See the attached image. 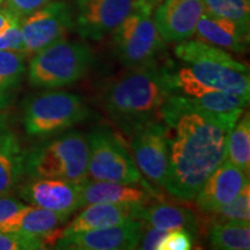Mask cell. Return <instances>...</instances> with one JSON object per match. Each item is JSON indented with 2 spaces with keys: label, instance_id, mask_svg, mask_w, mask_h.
Returning <instances> with one entry per match:
<instances>
[{
  "label": "cell",
  "instance_id": "cell-1",
  "mask_svg": "<svg viewBox=\"0 0 250 250\" xmlns=\"http://www.w3.org/2000/svg\"><path fill=\"white\" fill-rule=\"evenodd\" d=\"M160 120L167 127L169 146L164 188L181 201H193L208 177L226 159L228 134L237 121L184 107L173 94L161 109Z\"/></svg>",
  "mask_w": 250,
  "mask_h": 250
},
{
  "label": "cell",
  "instance_id": "cell-2",
  "mask_svg": "<svg viewBox=\"0 0 250 250\" xmlns=\"http://www.w3.org/2000/svg\"><path fill=\"white\" fill-rule=\"evenodd\" d=\"M174 93L169 67L156 62L129 68L105 86L102 104L107 114L127 133L160 120L165 102Z\"/></svg>",
  "mask_w": 250,
  "mask_h": 250
},
{
  "label": "cell",
  "instance_id": "cell-3",
  "mask_svg": "<svg viewBox=\"0 0 250 250\" xmlns=\"http://www.w3.org/2000/svg\"><path fill=\"white\" fill-rule=\"evenodd\" d=\"M175 56L197 81L213 90L249 99V70L224 49L203 41H183L175 48Z\"/></svg>",
  "mask_w": 250,
  "mask_h": 250
},
{
  "label": "cell",
  "instance_id": "cell-4",
  "mask_svg": "<svg viewBox=\"0 0 250 250\" xmlns=\"http://www.w3.org/2000/svg\"><path fill=\"white\" fill-rule=\"evenodd\" d=\"M88 138L68 131L37 146L26 154L24 173L31 179H57L83 183L88 180Z\"/></svg>",
  "mask_w": 250,
  "mask_h": 250
},
{
  "label": "cell",
  "instance_id": "cell-5",
  "mask_svg": "<svg viewBox=\"0 0 250 250\" xmlns=\"http://www.w3.org/2000/svg\"><path fill=\"white\" fill-rule=\"evenodd\" d=\"M93 52L83 43L62 39L34 54L28 68L31 86L58 88L81 79L92 66Z\"/></svg>",
  "mask_w": 250,
  "mask_h": 250
},
{
  "label": "cell",
  "instance_id": "cell-6",
  "mask_svg": "<svg viewBox=\"0 0 250 250\" xmlns=\"http://www.w3.org/2000/svg\"><path fill=\"white\" fill-rule=\"evenodd\" d=\"M89 116V108L77 94L46 90L24 107L23 125L28 136L46 137L70 129Z\"/></svg>",
  "mask_w": 250,
  "mask_h": 250
},
{
  "label": "cell",
  "instance_id": "cell-7",
  "mask_svg": "<svg viewBox=\"0 0 250 250\" xmlns=\"http://www.w3.org/2000/svg\"><path fill=\"white\" fill-rule=\"evenodd\" d=\"M88 179L125 184H144L133 158L116 134L105 126L94 129L88 136Z\"/></svg>",
  "mask_w": 250,
  "mask_h": 250
},
{
  "label": "cell",
  "instance_id": "cell-8",
  "mask_svg": "<svg viewBox=\"0 0 250 250\" xmlns=\"http://www.w3.org/2000/svg\"><path fill=\"white\" fill-rule=\"evenodd\" d=\"M165 41L156 29L152 12L138 7L112 31L115 54L125 67L145 66L155 62Z\"/></svg>",
  "mask_w": 250,
  "mask_h": 250
},
{
  "label": "cell",
  "instance_id": "cell-9",
  "mask_svg": "<svg viewBox=\"0 0 250 250\" xmlns=\"http://www.w3.org/2000/svg\"><path fill=\"white\" fill-rule=\"evenodd\" d=\"M74 28L73 8L66 1L56 0L21 19V30L28 56L65 39Z\"/></svg>",
  "mask_w": 250,
  "mask_h": 250
},
{
  "label": "cell",
  "instance_id": "cell-10",
  "mask_svg": "<svg viewBox=\"0 0 250 250\" xmlns=\"http://www.w3.org/2000/svg\"><path fill=\"white\" fill-rule=\"evenodd\" d=\"M74 29L81 37L99 41L111 34L134 9L137 0H74Z\"/></svg>",
  "mask_w": 250,
  "mask_h": 250
},
{
  "label": "cell",
  "instance_id": "cell-11",
  "mask_svg": "<svg viewBox=\"0 0 250 250\" xmlns=\"http://www.w3.org/2000/svg\"><path fill=\"white\" fill-rule=\"evenodd\" d=\"M131 148L140 173L165 187L169 162L167 127L164 122H149L130 131Z\"/></svg>",
  "mask_w": 250,
  "mask_h": 250
},
{
  "label": "cell",
  "instance_id": "cell-12",
  "mask_svg": "<svg viewBox=\"0 0 250 250\" xmlns=\"http://www.w3.org/2000/svg\"><path fill=\"white\" fill-rule=\"evenodd\" d=\"M144 223L131 220L116 226L83 230L61 236L55 249L62 250H129L138 248L142 240Z\"/></svg>",
  "mask_w": 250,
  "mask_h": 250
},
{
  "label": "cell",
  "instance_id": "cell-13",
  "mask_svg": "<svg viewBox=\"0 0 250 250\" xmlns=\"http://www.w3.org/2000/svg\"><path fill=\"white\" fill-rule=\"evenodd\" d=\"M204 12L203 0H162L154 8L153 21L165 42L181 43L195 35Z\"/></svg>",
  "mask_w": 250,
  "mask_h": 250
},
{
  "label": "cell",
  "instance_id": "cell-14",
  "mask_svg": "<svg viewBox=\"0 0 250 250\" xmlns=\"http://www.w3.org/2000/svg\"><path fill=\"white\" fill-rule=\"evenodd\" d=\"M20 196L33 206L72 214L83 208L81 183L57 179H33L20 189Z\"/></svg>",
  "mask_w": 250,
  "mask_h": 250
},
{
  "label": "cell",
  "instance_id": "cell-15",
  "mask_svg": "<svg viewBox=\"0 0 250 250\" xmlns=\"http://www.w3.org/2000/svg\"><path fill=\"white\" fill-rule=\"evenodd\" d=\"M248 183L249 174L225 159L202 186L196 204L205 213H212L233 201Z\"/></svg>",
  "mask_w": 250,
  "mask_h": 250
},
{
  "label": "cell",
  "instance_id": "cell-16",
  "mask_svg": "<svg viewBox=\"0 0 250 250\" xmlns=\"http://www.w3.org/2000/svg\"><path fill=\"white\" fill-rule=\"evenodd\" d=\"M144 206L145 205L134 203H98L86 205V208L61 230V236L116 226L131 220H140Z\"/></svg>",
  "mask_w": 250,
  "mask_h": 250
},
{
  "label": "cell",
  "instance_id": "cell-17",
  "mask_svg": "<svg viewBox=\"0 0 250 250\" xmlns=\"http://www.w3.org/2000/svg\"><path fill=\"white\" fill-rule=\"evenodd\" d=\"M195 34L203 42L233 52H243L249 43V28L204 12Z\"/></svg>",
  "mask_w": 250,
  "mask_h": 250
},
{
  "label": "cell",
  "instance_id": "cell-18",
  "mask_svg": "<svg viewBox=\"0 0 250 250\" xmlns=\"http://www.w3.org/2000/svg\"><path fill=\"white\" fill-rule=\"evenodd\" d=\"M70 215L39 206L27 205L13 217L0 223V232L27 234L40 237L43 241V237L66 224Z\"/></svg>",
  "mask_w": 250,
  "mask_h": 250
},
{
  "label": "cell",
  "instance_id": "cell-19",
  "mask_svg": "<svg viewBox=\"0 0 250 250\" xmlns=\"http://www.w3.org/2000/svg\"><path fill=\"white\" fill-rule=\"evenodd\" d=\"M83 206L98 203H134L145 205L152 198L149 189L110 181L86 180L81 183Z\"/></svg>",
  "mask_w": 250,
  "mask_h": 250
},
{
  "label": "cell",
  "instance_id": "cell-20",
  "mask_svg": "<svg viewBox=\"0 0 250 250\" xmlns=\"http://www.w3.org/2000/svg\"><path fill=\"white\" fill-rule=\"evenodd\" d=\"M26 153L18 137L0 126V196L7 195L18 186L24 173Z\"/></svg>",
  "mask_w": 250,
  "mask_h": 250
},
{
  "label": "cell",
  "instance_id": "cell-21",
  "mask_svg": "<svg viewBox=\"0 0 250 250\" xmlns=\"http://www.w3.org/2000/svg\"><path fill=\"white\" fill-rule=\"evenodd\" d=\"M140 220L146 226L169 232L174 229H184L193 237L198 234V224L192 211L173 204L159 203L146 208L144 206Z\"/></svg>",
  "mask_w": 250,
  "mask_h": 250
},
{
  "label": "cell",
  "instance_id": "cell-22",
  "mask_svg": "<svg viewBox=\"0 0 250 250\" xmlns=\"http://www.w3.org/2000/svg\"><path fill=\"white\" fill-rule=\"evenodd\" d=\"M208 237L214 249L248 250L250 224L249 221H211Z\"/></svg>",
  "mask_w": 250,
  "mask_h": 250
},
{
  "label": "cell",
  "instance_id": "cell-23",
  "mask_svg": "<svg viewBox=\"0 0 250 250\" xmlns=\"http://www.w3.org/2000/svg\"><path fill=\"white\" fill-rule=\"evenodd\" d=\"M226 160L245 173L250 170V117L243 112L228 134Z\"/></svg>",
  "mask_w": 250,
  "mask_h": 250
},
{
  "label": "cell",
  "instance_id": "cell-24",
  "mask_svg": "<svg viewBox=\"0 0 250 250\" xmlns=\"http://www.w3.org/2000/svg\"><path fill=\"white\" fill-rule=\"evenodd\" d=\"M205 12L220 17L249 28L250 2L249 0H203Z\"/></svg>",
  "mask_w": 250,
  "mask_h": 250
},
{
  "label": "cell",
  "instance_id": "cell-25",
  "mask_svg": "<svg viewBox=\"0 0 250 250\" xmlns=\"http://www.w3.org/2000/svg\"><path fill=\"white\" fill-rule=\"evenodd\" d=\"M27 54L0 50V93L14 87L26 71Z\"/></svg>",
  "mask_w": 250,
  "mask_h": 250
},
{
  "label": "cell",
  "instance_id": "cell-26",
  "mask_svg": "<svg viewBox=\"0 0 250 250\" xmlns=\"http://www.w3.org/2000/svg\"><path fill=\"white\" fill-rule=\"evenodd\" d=\"M211 221H249L250 220V189L249 183L233 201L219 210L208 213Z\"/></svg>",
  "mask_w": 250,
  "mask_h": 250
},
{
  "label": "cell",
  "instance_id": "cell-27",
  "mask_svg": "<svg viewBox=\"0 0 250 250\" xmlns=\"http://www.w3.org/2000/svg\"><path fill=\"white\" fill-rule=\"evenodd\" d=\"M45 248L44 242L37 236L0 232V250H39Z\"/></svg>",
  "mask_w": 250,
  "mask_h": 250
},
{
  "label": "cell",
  "instance_id": "cell-28",
  "mask_svg": "<svg viewBox=\"0 0 250 250\" xmlns=\"http://www.w3.org/2000/svg\"><path fill=\"white\" fill-rule=\"evenodd\" d=\"M0 50L27 54L26 44L21 30V19L17 18L0 31ZM28 55V54H27Z\"/></svg>",
  "mask_w": 250,
  "mask_h": 250
},
{
  "label": "cell",
  "instance_id": "cell-29",
  "mask_svg": "<svg viewBox=\"0 0 250 250\" xmlns=\"http://www.w3.org/2000/svg\"><path fill=\"white\" fill-rule=\"evenodd\" d=\"M191 234L184 229L169 230L162 237L158 250H189L193 246Z\"/></svg>",
  "mask_w": 250,
  "mask_h": 250
},
{
  "label": "cell",
  "instance_id": "cell-30",
  "mask_svg": "<svg viewBox=\"0 0 250 250\" xmlns=\"http://www.w3.org/2000/svg\"><path fill=\"white\" fill-rule=\"evenodd\" d=\"M50 1L52 0H4L5 7L21 19L27 17L31 12L36 11L37 8L42 7Z\"/></svg>",
  "mask_w": 250,
  "mask_h": 250
},
{
  "label": "cell",
  "instance_id": "cell-31",
  "mask_svg": "<svg viewBox=\"0 0 250 250\" xmlns=\"http://www.w3.org/2000/svg\"><path fill=\"white\" fill-rule=\"evenodd\" d=\"M26 206L27 205L23 204L22 202L12 198V197L0 196V223L13 217Z\"/></svg>",
  "mask_w": 250,
  "mask_h": 250
},
{
  "label": "cell",
  "instance_id": "cell-32",
  "mask_svg": "<svg viewBox=\"0 0 250 250\" xmlns=\"http://www.w3.org/2000/svg\"><path fill=\"white\" fill-rule=\"evenodd\" d=\"M167 232L165 230L158 229V228L154 227H149L147 226V230L146 233H143L142 240V245H140V249H145V250H158L159 245H160L162 237L165 236V234Z\"/></svg>",
  "mask_w": 250,
  "mask_h": 250
},
{
  "label": "cell",
  "instance_id": "cell-33",
  "mask_svg": "<svg viewBox=\"0 0 250 250\" xmlns=\"http://www.w3.org/2000/svg\"><path fill=\"white\" fill-rule=\"evenodd\" d=\"M17 18H19L18 15L14 14L13 12L9 11L8 8L6 7L0 8V31L4 29L6 26H8V24Z\"/></svg>",
  "mask_w": 250,
  "mask_h": 250
},
{
  "label": "cell",
  "instance_id": "cell-34",
  "mask_svg": "<svg viewBox=\"0 0 250 250\" xmlns=\"http://www.w3.org/2000/svg\"><path fill=\"white\" fill-rule=\"evenodd\" d=\"M161 1L162 0H137V2H138V7L152 12V13H153V9L160 4Z\"/></svg>",
  "mask_w": 250,
  "mask_h": 250
},
{
  "label": "cell",
  "instance_id": "cell-35",
  "mask_svg": "<svg viewBox=\"0 0 250 250\" xmlns=\"http://www.w3.org/2000/svg\"><path fill=\"white\" fill-rule=\"evenodd\" d=\"M8 103V95L6 93H0V110L5 108Z\"/></svg>",
  "mask_w": 250,
  "mask_h": 250
},
{
  "label": "cell",
  "instance_id": "cell-36",
  "mask_svg": "<svg viewBox=\"0 0 250 250\" xmlns=\"http://www.w3.org/2000/svg\"><path fill=\"white\" fill-rule=\"evenodd\" d=\"M2 2H4V0H0V5H1Z\"/></svg>",
  "mask_w": 250,
  "mask_h": 250
}]
</instances>
